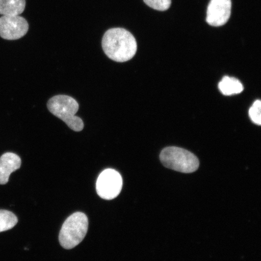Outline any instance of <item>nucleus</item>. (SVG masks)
<instances>
[{
	"label": "nucleus",
	"instance_id": "ddd939ff",
	"mask_svg": "<svg viewBox=\"0 0 261 261\" xmlns=\"http://www.w3.org/2000/svg\"><path fill=\"white\" fill-rule=\"evenodd\" d=\"M261 102L259 100H257L250 107L249 110V116L253 122L257 124V125H261Z\"/></svg>",
	"mask_w": 261,
	"mask_h": 261
},
{
	"label": "nucleus",
	"instance_id": "7ed1b4c3",
	"mask_svg": "<svg viewBox=\"0 0 261 261\" xmlns=\"http://www.w3.org/2000/svg\"><path fill=\"white\" fill-rule=\"evenodd\" d=\"M89 227L86 214L76 212L64 222L60 231L59 240L61 246L70 250L77 246L84 239Z\"/></svg>",
	"mask_w": 261,
	"mask_h": 261
},
{
	"label": "nucleus",
	"instance_id": "9b49d317",
	"mask_svg": "<svg viewBox=\"0 0 261 261\" xmlns=\"http://www.w3.org/2000/svg\"><path fill=\"white\" fill-rule=\"evenodd\" d=\"M18 223V218L12 212L0 210V232L11 229Z\"/></svg>",
	"mask_w": 261,
	"mask_h": 261
},
{
	"label": "nucleus",
	"instance_id": "6e6552de",
	"mask_svg": "<svg viewBox=\"0 0 261 261\" xmlns=\"http://www.w3.org/2000/svg\"><path fill=\"white\" fill-rule=\"evenodd\" d=\"M21 160L18 155L12 152H6L0 158V185H5L9 181L12 172L21 167Z\"/></svg>",
	"mask_w": 261,
	"mask_h": 261
},
{
	"label": "nucleus",
	"instance_id": "9d476101",
	"mask_svg": "<svg viewBox=\"0 0 261 261\" xmlns=\"http://www.w3.org/2000/svg\"><path fill=\"white\" fill-rule=\"evenodd\" d=\"M218 87L222 94L225 96H230L239 94L244 90V87L241 82L234 77L224 76L218 84Z\"/></svg>",
	"mask_w": 261,
	"mask_h": 261
},
{
	"label": "nucleus",
	"instance_id": "1a4fd4ad",
	"mask_svg": "<svg viewBox=\"0 0 261 261\" xmlns=\"http://www.w3.org/2000/svg\"><path fill=\"white\" fill-rule=\"evenodd\" d=\"M25 7V0H0V15H19Z\"/></svg>",
	"mask_w": 261,
	"mask_h": 261
},
{
	"label": "nucleus",
	"instance_id": "20e7f679",
	"mask_svg": "<svg viewBox=\"0 0 261 261\" xmlns=\"http://www.w3.org/2000/svg\"><path fill=\"white\" fill-rule=\"evenodd\" d=\"M160 159L166 168L186 174L197 171L200 165L197 156L178 147H168L163 149Z\"/></svg>",
	"mask_w": 261,
	"mask_h": 261
},
{
	"label": "nucleus",
	"instance_id": "0eeeda50",
	"mask_svg": "<svg viewBox=\"0 0 261 261\" xmlns=\"http://www.w3.org/2000/svg\"><path fill=\"white\" fill-rule=\"evenodd\" d=\"M231 0H211L208 5L206 22L214 27L226 24L231 15Z\"/></svg>",
	"mask_w": 261,
	"mask_h": 261
},
{
	"label": "nucleus",
	"instance_id": "f8f14e48",
	"mask_svg": "<svg viewBox=\"0 0 261 261\" xmlns=\"http://www.w3.org/2000/svg\"><path fill=\"white\" fill-rule=\"evenodd\" d=\"M149 7L156 11H165L170 8L171 0H143Z\"/></svg>",
	"mask_w": 261,
	"mask_h": 261
},
{
	"label": "nucleus",
	"instance_id": "f03ea898",
	"mask_svg": "<svg viewBox=\"0 0 261 261\" xmlns=\"http://www.w3.org/2000/svg\"><path fill=\"white\" fill-rule=\"evenodd\" d=\"M47 108L51 113L74 132H79L84 129L83 120L75 116L79 110V104L74 98L66 95L55 96L48 100Z\"/></svg>",
	"mask_w": 261,
	"mask_h": 261
},
{
	"label": "nucleus",
	"instance_id": "f257e3e1",
	"mask_svg": "<svg viewBox=\"0 0 261 261\" xmlns=\"http://www.w3.org/2000/svg\"><path fill=\"white\" fill-rule=\"evenodd\" d=\"M102 45L107 56L118 63L132 60L138 49L135 37L122 28L108 30L103 35Z\"/></svg>",
	"mask_w": 261,
	"mask_h": 261
},
{
	"label": "nucleus",
	"instance_id": "423d86ee",
	"mask_svg": "<svg viewBox=\"0 0 261 261\" xmlns=\"http://www.w3.org/2000/svg\"><path fill=\"white\" fill-rule=\"evenodd\" d=\"M28 30V21L19 15H3L0 18V37L5 40H18Z\"/></svg>",
	"mask_w": 261,
	"mask_h": 261
},
{
	"label": "nucleus",
	"instance_id": "39448f33",
	"mask_svg": "<svg viewBox=\"0 0 261 261\" xmlns=\"http://www.w3.org/2000/svg\"><path fill=\"white\" fill-rule=\"evenodd\" d=\"M122 186L121 175L114 169H107L101 172L97 179V193L104 200H113L119 195Z\"/></svg>",
	"mask_w": 261,
	"mask_h": 261
}]
</instances>
